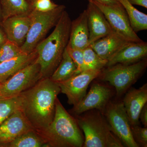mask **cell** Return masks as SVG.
<instances>
[{"label": "cell", "instance_id": "1", "mask_svg": "<svg viewBox=\"0 0 147 147\" xmlns=\"http://www.w3.org/2000/svg\"><path fill=\"white\" fill-rule=\"evenodd\" d=\"M61 89L50 78L39 80L34 86L20 94L21 110L33 128L39 133L52 123L55 103Z\"/></svg>", "mask_w": 147, "mask_h": 147}, {"label": "cell", "instance_id": "2", "mask_svg": "<svg viewBox=\"0 0 147 147\" xmlns=\"http://www.w3.org/2000/svg\"><path fill=\"white\" fill-rule=\"evenodd\" d=\"M71 23L65 10L51 34L36 47V62L40 67L41 79L50 78L59 64L68 44Z\"/></svg>", "mask_w": 147, "mask_h": 147}, {"label": "cell", "instance_id": "3", "mask_svg": "<svg viewBox=\"0 0 147 147\" xmlns=\"http://www.w3.org/2000/svg\"><path fill=\"white\" fill-rule=\"evenodd\" d=\"M47 147H83L84 137L76 119L74 118L57 98L52 123L39 132Z\"/></svg>", "mask_w": 147, "mask_h": 147}, {"label": "cell", "instance_id": "4", "mask_svg": "<svg viewBox=\"0 0 147 147\" xmlns=\"http://www.w3.org/2000/svg\"><path fill=\"white\" fill-rule=\"evenodd\" d=\"M77 123L84 131V147H123L102 112L96 109L77 116Z\"/></svg>", "mask_w": 147, "mask_h": 147}, {"label": "cell", "instance_id": "5", "mask_svg": "<svg viewBox=\"0 0 147 147\" xmlns=\"http://www.w3.org/2000/svg\"><path fill=\"white\" fill-rule=\"evenodd\" d=\"M146 58L130 65L118 63L102 69L98 78L115 88L117 97H121L136 83L146 70Z\"/></svg>", "mask_w": 147, "mask_h": 147}, {"label": "cell", "instance_id": "6", "mask_svg": "<svg viewBox=\"0 0 147 147\" xmlns=\"http://www.w3.org/2000/svg\"><path fill=\"white\" fill-rule=\"evenodd\" d=\"M65 9L64 5H59L49 12L32 10L29 14L31 18L30 27L25 42L21 47L23 53L30 54L34 51L50 30L57 24Z\"/></svg>", "mask_w": 147, "mask_h": 147}, {"label": "cell", "instance_id": "7", "mask_svg": "<svg viewBox=\"0 0 147 147\" xmlns=\"http://www.w3.org/2000/svg\"><path fill=\"white\" fill-rule=\"evenodd\" d=\"M102 113L113 132L124 146L139 147L132 137L131 126L123 101L110 100Z\"/></svg>", "mask_w": 147, "mask_h": 147}, {"label": "cell", "instance_id": "8", "mask_svg": "<svg viewBox=\"0 0 147 147\" xmlns=\"http://www.w3.org/2000/svg\"><path fill=\"white\" fill-rule=\"evenodd\" d=\"M41 79L40 67L35 60L0 84V96L3 98L18 96Z\"/></svg>", "mask_w": 147, "mask_h": 147}, {"label": "cell", "instance_id": "9", "mask_svg": "<svg viewBox=\"0 0 147 147\" xmlns=\"http://www.w3.org/2000/svg\"><path fill=\"white\" fill-rule=\"evenodd\" d=\"M90 2L100 9L113 30L124 39L128 42L143 41L133 30L125 9L119 3L108 5L95 1Z\"/></svg>", "mask_w": 147, "mask_h": 147}, {"label": "cell", "instance_id": "10", "mask_svg": "<svg viewBox=\"0 0 147 147\" xmlns=\"http://www.w3.org/2000/svg\"><path fill=\"white\" fill-rule=\"evenodd\" d=\"M101 70L87 69L66 81L58 83L61 92L67 97L69 104L75 106L84 98L90 84L98 77Z\"/></svg>", "mask_w": 147, "mask_h": 147}, {"label": "cell", "instance_id": "11", "mask_svg": "<svg viewBox=\"0 0 147 147\" xmlns=\"http://www.w3.org/2000/svg\"><path fill=\"white\" fill-rule=\"evenodd\" d=\"M113 94V90L110 87L105 84L94 82L84 98L74 106L71 112L76 116L93 109L99 110L102 113Z\"/></svg>", "mask_w": 147, "mask_h": 147}, {"label": "cell", "instance_id": "12", "mask_svg": "<svg viewBox=\"0 0 147 147\" xmlns=\"http://www.w3.org/2000/svg\"><path fill=\"white\" fill-rule=\"evenodd\" d=\"M32 129L21 109L17 110L0 125V147Z\"/></svg>", "mask_w": 147, "mask_h": 147}, {"label": "cell", "instance_id": "13", "mask_svg": "<svg viewBox=\"0 0 147 147\" xmlns=\"http://www.w3.org/2000/svg\"><path fill=\"white\" fill-rule=\"evenodd\" d=\"M31 24L30 15L11 16L2 22V28L7 39L21 47L25 42Z\"/></svg>", "mask_w": 147, "mask_h": 147}, {"label": "cell", "instance_id": "14", "mask_svg": "<svg viewBox=\"0 0 147 147\" xmlns=\"http://www.w3.org/2000/svg\"><path fill=\"white\" fill-rule=\"evenodd\" d=\"M125 93L123 102L130 126L139 125V114L147 102V84L138 89L129 88Z\"/></svg>", "mask_w": 147, "mask_h": 147}, {"label": "cell", "instance_id": "15", "mask_svg": "<svg viewBox=\"0 0 147 147\" xmlns=\"http://www.w3.org/2000/svg\"><path fill=\"white\" fill-rule=\"evenodd\" d=\"M147 43L128 42L123 45L108 60L106 67L120 63L130 65L146 58Z\"/></svg>", "mask_w": 147, "mask_h": 147}, {"label": "cell", "instance_id": "16", "mask_svg": "<svg viewBox=\"0 0 147 147\" xmlns=\"http://www.w3.org/2000/svg\"><path fill=\"white\" fill-rule=\"evenodd\" d=\"M86 11L90 45L96 40L109 34L113 30L102 11L94 4L89 2Z\"/></svg>", "mask_w": 147, "mask_h": 147}, {"label": "cell", "instance_id": "17", "mask_svg": "<svg viewBox=\"0 0 147 147\" xmlns=\"http://www.w3.org/2000/svg\"><path fill=\"white\" fill-rule=\"evenodd\" d=\"M89 32L86 10L71 21L69 40L67 46L73 48L84 50L89 46Z\"/></svg>", "mask_w": 147, "mask_h": 147}, {"label": "cell", "instance_id": "18", "mask_svg": "<svg viewBox=\"0 0 147 147\" xmlns=\"http://www.w3.org/2000/svg\"><path fill=\"white\" fill-rule=\"evenodd\" d=\"M128 42L113 30L106 36L92 42L90 46L99 57L108 61Z\"/></svg>", "mask_w": 147, "mask_h": 147}, {"label": "cell", "instance_id": "19", "mask_svg": "<svg viewBox=\"0 0 147 147\" xmlns=\"http://www.w3.org/2000/svg\"><path fill=\"white\" fill-rule=\"evenodd\" d=\"M37 57V54L34 50L30 54H24L0 63V84L34 62Z\"/></svg>", "mask_w": 147, "mask_h": 147}, {"label": "cell", "instance_id": "20", "mask_svg": "<svg viewBox=\"0 0 147 147\" xmlns=\"http://www.w3.org/2000/svg\"><path fill=\"white\" fill-rule=\"evenodd\" d=\"M77 74L76 64L66 47L59 64L50 78L53 82L59 83L66 81Z\"/></svg>", "mask_w": 147, "mask_h": 147}, {"label": "cell", "instance_id": "21", "mask_svg": "<svg viewBox=\"0 0 147 147\" xmlns=\"http://www.w3.org/2000/svg\"><path fill=\"white\" fill-rule=\"evenodd\" d=\"M3 21L11 16L29 15L32 9L27 0H0Z\"/></svg>", "mask_w": 147, "mask_h": 147}, {"label": "cell", "instance_id": "22", "mask_svg": "<svg viewBox=\"0 0 147 147\" xmlns=\"http://www.w3.org/2000/svg\"><path fill=\"white\" fill-rule=\"evenodd\" d=\"M125 9L131 28L135 32L147 30V15L139 11L128 0H117Z\"/></svg>", "mask_w": 147, "mask_h": 147}, {"label": "cell", "instance_id": "23", "mask_svg": "<svg viewBox=\"0 0 147 147\" xmlns=\"http://www.w3.org/2000/svg\"><path fill=\"white\" fill-rule=\"evenodd\" d=\"M7 147H47L46 143L40 134L34 129L25 132L13 141L3 145Z\"/></svg>", "mask_w": 147, "mask_h": 147}, {"label": "cell", "instance_id": "24", "mask_svg": "<svg viewBox=\"0 0 147 147\" xmlns=\"http://www.w3.org/2000/svg\"><path fill=\"white\" fill-rule=\"evenodd\" d=\"M20 95L15 97L0 98V125L14 112L21 109Z\"/></svg>", "mask_w": 147, "mask_h": 147}, {"label": "cell", "instance_id": "25", "mask_svg": "<svg viewBox=\"0 0 147 147\" xmlns=\"http://www.w3.org/2000/svg\"><path fill=\"white\" fill-rule=\"evenodd\" d=\"M83 53L87 69L102 70L106 67L108 61L99 57L90 45L83 50Z\"/></svg>", "mask_w": 147, "mask_h": 147}, {"label": "cell", "instance_id": "26", "mask_svg": "<svg viewBox=\"0 0 147 147\" xmlns=\"http://www.w3.org/2000/svg\"><path fill=\"white\" fill-rule=\"evenodd\" d=\"M24 54L21 47L7 40L0 45V63Z\"/></svg>", "mask_w": 147, "mask_h": 147}, {"label": "cell", "instance_id": "27", "mask_svg": "<svg viewBox=\"0 0 147 147\" xmlns=\"http://www.w3.org/2000/svg\"><path fill=\"white\" fill-rule=\"evenodd\" d=\"M66 49L69 54L76 64L77 74L87 70L88 69L84 61L83 50L71 48L67 45Z\"/></svg>", "mask_w": 147, "mask_h": 147}, {"label": "cell", "instance_id": "28", "mask_svg": "<svg viewBox=\"0 0 147 147\" xmlns=\"http://www.w3.org/2000/svg\"><path fill=\"white\" fill-rule=\"evenodd\" d=\"M132 137L139 147H147V128L139 125L131 126Z\"/></svg>", "mask_w": 147, "mask_h": 147}, {"label": "cell", "instance_id": "29", "mask_svg": "<svg viewBox=\"0 0 147 147\" xmlns=\"http://www.w3.org/2000/svg\"><path fill=\"white\" fill-rule=\"evenodd\" d=\"M32 10L42 12H47L54 10L59 6L51 0H34L30 3Z\"/></svg>", "mask_w": 147, "mask_h": 147}, {"label": "cell", "instance_id": "30", "mask_svg": "<svg viewBox=\"0 0 147 147\" xmlns=\"http://www.w3.org/2000/svg\"><path fill=\"white\" fill-rule=\"evenodd\" d=\"M139 119L144 127H147V103L144 105L141 110L139 114Z\"/></svg>", "mask_w": 147, "mask_h": 147}, {"label": "cell", "instance_id": "31", "mask_svg": "<svg viewBox=\"0 0 147 147\" xmlns=\"http://www.w3.org/2000/svg\"><path fill=\"white\" fill-rule=\"evenodd\" d=\"M131 4L141 6L147 8V0H128Z\"/></svg>", "mask_w": 147, "mask_h": 147}, {"label": "cell", "instance_id": "32", "mask_svg": "<svg viewBox=\"0 0 147 147\" xmlns=\"http://www.w3.org/2000/svg\"><path fill=\"white\" fill-rule=\"evenodd\" d=\"M89 2L95 1L103 4L112 5L119 3L117 0H88Z\"/></svg>", "mask_w": 147, "mask_h": 147}, {"label": "cell", "instance_id": "33", "mask_svg": "<svg viewBox=\"0 0 147 147\" xmlns=\"http://www.w3.org/2000/svg\"><path fill=\"white\" fill-rule=\"evenodd\" d=\"M7 40V39L2 29L0 26V45L5 42Z\"/></svg>", "mask_w": 147, "mask_h": 147}, {"label": "cell", "instance_id": "34", "mask_svg": "<svg viewBox=\"0 0 147 147\" xmlns=\"http://www.w3.org/2000/svg\"><path fill=\"white\" fill-rule=\"evenodd\" d=\"M2 21L3 18L2 16L1 9V4H0V26L1 27Z\"/></svg>", "mask_w": 147, "mask_h": 147}, {"label": "cell", "instance_id": "35", "mask_svg": "<svg viewBox=\"0 0 147 147\" xmlns=\"http://www.w3.org/2000/svg\"><path fill=\"white\" fill-rule=\"evenodd\" d=\"M27 1L30 3H32V2L34 0H27Z\"/></svg>", "mask_w": 147, "mask_h": 147}, {"label": "cell", "instance_id": "36", "mask_svg": "<svg viewBox=\"0 0 147 147\" xmlns=\"http://www.w3.org/2000/svg\"><path fill=\"white\" fill-rule=\"evenodd\" d=\"M2 97L1 96H0V98H2Z\"/></svg>", "mask_w": 147, "mask_h": 147}]
</instances>
